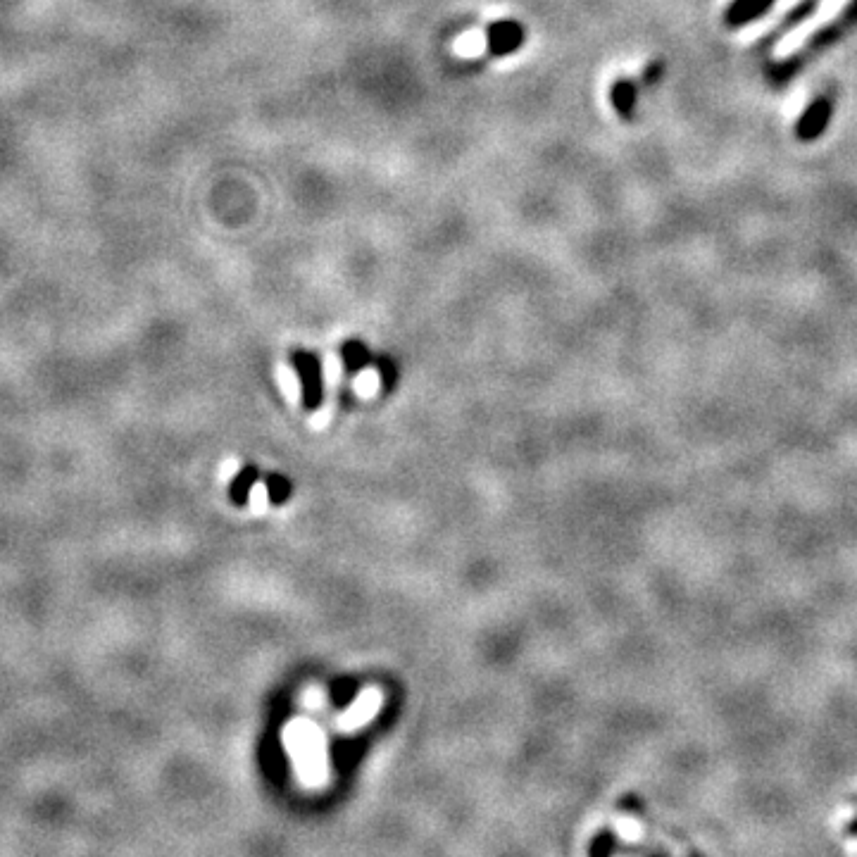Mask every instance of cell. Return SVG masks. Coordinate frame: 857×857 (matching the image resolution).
<instances>
[{
  "label": "cell",
  "mask_w": 857,
  "mask_h": 857,
  "mask_svg": "<svg viewBox=\"0 0 857 857\" xmlns=\"http://www.w3.org/2000/svg\"><path fill=\"white\" fill-rule=\"evenodd\" d=\"M772 5L774 0H734L724 12V20L729 27H743V24L753 22L755 17L765 15Z\"/></svg>",
  "instance_id": "6"
},
{
  "label": "cell",
  "mask_w": 857,
  "mask_h": 857,
  "mask_svg": "<svg viewBox=\"0 0 857 857\" xmlns=\"http://www.w3.org/2000/svg\"><path fill=\"white\" fill-rule=\"evenodd\" d=\"M353 389H355V393H358L360 398L377 396L379 389H381V374L377 372V369H372V367L362 369L358 377H355Z\"/></svg>",
  "instance_id": "8"
},
{
  "label": "cell",
  "mask_w": 857,
  "mask_h": 857,
  "mask_svg": "<svg viewBox=\"0 0 857 857\" xmlns=\"http://www.w3.org/2000/svg\"><path fill=\"white\" fill-rule=\"evenodd\" d=\"M527 41V29L517 20H498L486 27V48L493 58H505V55L517 53Z\"/></svg>",
  "instance_id": "3"
},
{
  "label": "cell",
  "mask_w": 857,
  "mask_h": 857,
  "mask_svg": "<svg viewBox=\"0 0 857 857\" xmlns=\"http://www.w3.org/2000/svg\"><path fill=\"white\" fill-rule=\"evenodd\" d=\"M248 503L253 505V508H265L267 503H270V491H267L265 484H253V489H250Z\"/></svg>",
  "instance_id": "10"
},
{
  "label": "cell",
  "mask_w": 857,
  "mask_h": 857,
  "mask_svg": "<svg viewBox=\"0 0 857 857\" xmlns=\"http://www.w3.org/2000/svg\"><path fill=\"white\" fill-rule=\"evenodd\" d=\"M293 743H298V748L293 750L296 755V765H305V781H317L322 779L324 765H327V755H324V736L312 722H293Z\"/></svg>",
  "instance_id": "2"
},
{
  "label": "cell",
  "mask_w": 857,
  "mask_h": 857,
  "mask_svg": "<svg viewBox=\"0 0 857 857\" xmlns=\"http://www.w3.org/2000/svg\"><path fill=\"white\" fill-rule=\"evenodd\" d=\"M829 122H831V100L817 98L798 120L796 136L800 141H815L824 134V129L829 127Z\"/></svg>",
  "instance_id": "5"
},
{
  "label": "cell",
  "mask_w": 857,
  "mask_h": 857,
  "mask_svg": "<svg viewBox=\"0 0 857 857\" xmlns=\"http://www.w3.org/2000/svg\"><path fill=\"white\" fill-rule=\"evenodd\" d=\"M329 422H331V410L322 408L319 412H315V415H312L310 427L312 429H324V427H329Z\"/></svg>",
  "instance_id": "12"
},
{
  "label": "cell",
  "mask_w": 857,
  "mask_h": 857,
  "mask_svg": "<svg viewBox=\"0 0 857 857\" xmlns=\"http://www.w3.org/2000/svg\"><path fill=\"white\" fill-rule=\"evenodd\" d=\"M848 834H857V819L853 824H850V829H848Z\"/></svg>",
  "instance_id": "13"
},
{
  "label": "cell",
  "mask_w": 857,
  "mask_h": 857,
  "mask_svg": "<svg viewBox=\"0 0 857 857\" xmlns=\"http://www.w3.org/2000/svg\"><path fill=\"white\" fill-rule=\"evenodd\" d=\"M855 27H857V0H850L846 10L841 12V17H836V20L827 24V27L819 29L817 34H812L810 41L805 43L798 53H793L791 58L779 62L777 67H772V70H769V79H772L777 86L788 84L793 74L803 70L812 58H817L819 53H824V50L841 41L843 36H846L848 31H853Z\"/></svg>",
  "instance_id": "1"
},
{
  "label": "cell",
  "mask_w": 857,
  "mask_h": 857,
  "mask_svg": "<svg viewBox=\"0 0 857 857\" xmlns=\"http://www.w3.org/2000/svg\"><path fill=\"white\" fill-rule=\"evenodd\" d=\"M615 831L624 841H636V838L641 836V824H638L634 817H619L615 822Z\"/></svg>",
  "instance_id": "9"
},
{
  "label": "cell",
  "mask_w": 857,
  "mask_h": 857,
  "mask_svg": "<svg viewBox=\"0 0 857 857\" xmlns=\"http://www.w3.org/2000/svg\"><path fill=\"white\" fill-rule=\"evenodd\" d=\"M662 72H665V65H662L660 60L650 62L646 70H643V84H646V86H655L660 81Z\"/></svg>",
  "instance_id": "11"
},
{
  "label": "cell",
  "mask_w": 857,
  "mask_h": 857,
  "mask_svg": "<svg viewBox=\"0 0 857 857\" xmlns=\"http://www.w3.org/2000/svg\"><path fill=\"white\" fill-rule=\"evenodd\" d=\"M636 100H638V89L636 84L631 79H617L615 84H612L610 89V103L612 108L622 120H631L634 117L636 110Z\"/></svg>",
  "instance_id": "7"
},
{
  "label": "cell",
  "mask_w": 857,
  "mask_h": 857,
  "mask_svg": "<svg viewBox=\"0 0 857 857\" xmlns=\"http://www.w3.org/2000/svg\"><path fill=\"white\" fill-rule=\"evenodd\" d=\"M381 700H384V696H381L379 688H367V691H362L360 696L353 700V705H350L343 715H339V719H336V727L341 731H355L365 727V724L372 722L374 715L379 712Z\"/></svg>",
  "instance_id": "4"
}]
</instances>
